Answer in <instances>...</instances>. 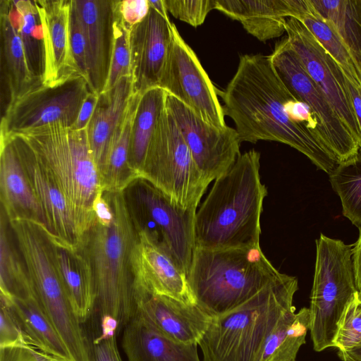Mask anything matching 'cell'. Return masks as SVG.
<instances>
[{
	"label": "cell",
	"instance_id": "cell-35",
	"mask_svg": "<svg viewBox=\"0 0 361 361\" xmlns=\"http://www.w3.org/2000/svg\"><path fill=\"white\" fill-rule=\"evenodd\" d=\"M329 180L340 197L343 215L361 228V154L338 164L329 174Z\"/></svg>",
	"mask_w": 361,
	"mask_h": 361
},
{
	"label": "cell",
	"instance_id": "cell-31",
	"mask_svg": "<svg viewBox=\"0 0 361 361\" xmlns=\"http://www.w3.org/2000/svg\"><path fill=\"white\" fill-rule=\"evenodd\" d=\"M310 327L309 308L302 307L295 313L292 307L281 315L267 337L259 361H295Z\"/></svg>",
	"mask_w": 361,
	"mask_h": 361
},
{
	"label": "cell",
	"instance_id": "cell-25",
	"mask_svg": "<svg viewBox=\"0 0 361 361\" xmlns=\"http://www.w3.org/2000/svg\"><path fill=\"white\" fill-rule=\"evenodd\" d=\"M49 248L70 303L82 324L95 309V290L90 264L78 247L66 245L50 235Z\"/></svg>",
	"mask_w": 361,
	"mask_h": 361
},
{
	"label": "cell",
	"instance_id": "cell-38",
	"mask_svg": "<svg viewBox=\"0 0 361 361\" xmlns=\"http://www.w3.org/2000/svg\"><path fill=\"white\" fill-rule=\"evenodd\" d=\"M361 345V297L359 291L347 305L339 322L334 346L339 352Z\"/></svg>",
	"mask_w": 361,
	"mask_h": 361
},
{
	"label": "cell",
	"instance_id": "cell-7",
	"mask_svg": "<svg viewBox=\"0 0 361 361\" xmlns=\"http://www.w3.org/2000/svg\"><path fill=\"white\" fill-rule=\"evenodd\" d=\"M10 223L39 302L72 361H90V344L54 264L48 233L31 221Z\"/></svg>",
	"mask_w": 361,
	"mask_h": 361
},
{
	"label": "cell",
	"instance_id": "cell-2",
	"mask_svg": "<svg viewBox=\"0 0 361 361\" xmlns=\"http://www.w3.org/2000/svg\"><path fill=\"white\" fill-rule=\"evenodd\" d=\"M260 153L240 155L214 183L194 221L195 247L223 249L259 244L267 189L259 176Z\"/></svg>",
	"mask_w": 361,
	"mask_h": 361
},
{
	"label": "cell",
	"instance_id": "cell-27",
	"mask_svg": "<svg viewBox=\"0 0 361 361\" xmlns=\"http://www.w3.org/2000/svg\"><path fill=\"white\" fill-rule=\"evenodd\" d=\"M215 9L241 23L261 42L286 32V17H291L288 0H215Z\"/></svg>",
	"mask_w": 361,
	"mask_h": 361
},
{
	"label": "cell",
	"instance_id": "cell-51",
	"mask_svg": "<svg viewBox=\"0 0 361 361\" xmlns=\"http://www.w3.org/2000/svg\"><path fill=\"white\" fill-rule=\"evenodd\" d=\"M359 293H360V297H361V291H360V292H359Z\"/></svg>",
	"mask_w": 361,
	"mask_h": 361
},
{
	"label": "cell",
	"instance_id": "cell-8",
	"mask_svg": "<svg viewBox=\"0 0 361 361\" xmlns=\"http://www.w3.org/2000/svg\"><path fill=\"white\" fill-rule=\"evenodd\" d=\"M315 243L310 331L314 349L320 352L334 346L339 322L358 289L352 245L322 233Z\"/></svg>",
	"mask_w": 361,
	"mask_h": 361
},
{
	"label": "cell",
	"instance_id": "cell-13",
	"mask_svg": "<svg viewBox=\"0 0 361 361\" xmlns=\"http://www.w3.org/2000/svg\"><path fill=\"white\" fill-rule=\"evenodd\" d=\"M0 135L8 138L17 152L43 212L46 231L58 242L77 248L95 219L85 216L70 203L50 169L23 137L17 134Z\"/></svg>",
	"mask_w": 361,
	"mask_h": 361
},
{
	"label": "cell",
	"instance_id": "cell-45",
	"mask_svg": "<svg viewBox=\"0 0 361 361\" xmlns=\"http://www.w3.org/2000/svg\"><path fill=\"white\" fill-rule=\"evenodd\" d=\"M0 361H48L23 348H0Z\"/></svg>",
	"mask_w": 361,
	"mask_h": 361
},
{
	"label": "cell",
	"instance_id": "cell-49",
	"mask_svg": "<svg viewBox=\"0 0 361 361\" xmlns=\"http://www.w3.org/2000/svg\"><path fill=\"white\" fill-rule=\"evenodd\" d=\"M149 6L157 10L161 15L169 16L164 0H149Z\"/></svg>",
	"mask_w": 361,
	"mask_h": 361
},
{
	"label": "cell",
	"instance_id": "cell-41",
	"mask_svg": "<svg viewBox=\"0 0 361 361\" xmlns=\"http://www.w3.org/2000/svg\"><path fill=\"white\" fill-rule=\"evenodd\" d=\"M69 44L74 64L79 73L87 79L85 37L73 0L71 3L69 20Z\"/></svg>",
	"mask_w": 361,
	"mask_h": 361
},
{
	"label": "cell",
	"instance_id": "cell-40",
	"mask_svg": "<svg viewBox=\"0 0 361 361\" xmlns=\"http://www.w3.org/2000/svg\"><path fill=\"white\" fill-rule=\"evenodd\" d=\"M168 13L193 27L202 25L215 9V0H164Z\"/></svg>",
	"mask_w": 361,
	"mask_h": 361
},
{
	"label": "cell",
	"instance_id": "cell-47",
	"mask_svg": "<svg viewBox=\"0 0 361 361\" xmlns=\"http://www.w3.org/2000/svg\"><path fill=\"white\" fill-rule=\"evenodd\" d=\"M353 260L358 291H361V228H359V237L352 245Z\"/></svg>",
	"mask_w": 361,
	"mask_h": 361
},
{
	"label": "cell",
	"instance_id": "cell-4",
	"mask_svg": "<svg viewBox=\"0 0 361 361\" xmlns=\"http://www.w3.org/2000/svg\"><path fill=\"white\" fill-rule=\"evenodd\" d=\"M295 276L280 273L248 300L212 322L198 343L202 361H259L281 315L293 307Z\"/></svg>",
	"mask_w": 361,
	"mask_h": 361
},
{
	"label": "cell",
	"instance_id": "cell-1",
	"mask_svg": "<svg viewBox=\"0 0 361 361\" xmlns=\"http://www.w3.org/2000/svg\"><path fill=\"white\" fill-rule=\"evenodd\" d=\"M220 95L224 114L233 121L240 142L288 145L329 175L338 166L323 139L296 120L298 99L277 75L269 55L240 56L234 75Z\"/></svg>",
	"mask_w": 361,
	"mask_h": 361
},
{
	"label": "cell",
	"instance_id": "cell-3",
	"mask_svg": "<svg viewBox=\"0 0 361 361\" xmlns=\"http://www.w3.org/2000/svg\"><path fill=\"white\" fill-rule=\"evenodd\" d=\"M104 192L113 207L114 218L108 224L95 220L78 248L91 269L99 318L115 319L121 331L136 314L131 252L137 233L123 192Z\"/></svg>",
	"mask_w": 361,
	"mask_h": 361
},
{
	"label": "cell",
	"instance_id": "cell-9",
	"mask_svg": "<svg viewBox=\"0 0 361 361\" xmlns=\"http://www.w3.org/2000/svg\"><path fill=\"white\" fill-rule=\"evenodd\" d=\"M122 192L136 231L164 250L187 276L195 249L194 221L197 209L176 205L141 177L133 180Z\"/></svg>",
	"mask_w": 361,
	"mask_h": 361
},
{
	"label": "cell",
	"instance_id": "cell-26",
	"mask_svg": "<svg viewBox=\"0 0 361 361\" xmlns=\"http://www.w3.org/2000/svg\"><path fill=\"white\" fill-rule=\"evenodd\" d=\"M198 344H185L161 334L136 314L123 330L127 361H200Z\"/></svg>",
	"mask_w": 361,
	"mask_h": 361
},
{
	"label": "cell",
	"instance_id": "cell-16",
	"mask_svg": "<svg viewBox=\"0 0 361 361\" xmlns=\"http://www.w3.org/2000/svg\"><path fill=\"white\" fill-rule=\"evenodd\" d=\"M166 109L174 118L193 159L209 183L225 173L240 155L235 129L217 128L197 116L187 106L168 94Z\"/></svg>",
	"mask_w": 361,
	"mask_h": 361
},
{
	"label": "cell",
	"instance_id": "cell-14",
	"mask_svg": "<svg viewBox=\"0 0 361 361\" xmlns=\"http://www.w3.org/2000/svg\"><path fill=\"white\" fill-rule=\"evenodd\" d=\"M172 43L159 87L204 122L225 128V114L217 91L196 54L172 25Z\"/></svg>",
	"mask_w": 361,
	"mask_h": 361
},
{
	"label": "cell",
	"instance_id": "cell-39",
	"mask_svg": "<svg viewBox=\"0 0 361 361\" xmlns=\"http://www.w3.org/2000/svg\"><path fill=\"white\" fill-rule=\"evenodd\" d=\"M0 300V348H23L33 353L43 352L23 331L9 305L1 298Z\"/></svg>",
	"mask_w": 361,
	"mask_h": 361
},
{
	"label": "cell",
	"instance_id": "cell-20",
	"mask_svg": "<svg viewBox=\"0 0 361 361\" xmlns=\"http://www.w3.org/2000/svg\"><path fill=\"white\" fill-rule=\"evenodd\" d=\"M137 233L131 252L135 288L196 305L185 273L145 234Z\"/></svg>",
	"mask_w": 361,
	"mask_h": 361
},
{
	"label": "cell",
	"instance_id": "cell-11",
	"mask_svg": "<svg viewBox=\"0 0 361 361\" xmlns=\"http://www.w3.org/2000/svg\"><path fill=\"white\" fill-rule=\"evenodd\" d=\"M269 56L286 87L311 109L338 164L357 157L360 153V143L309 76L287 37L276 43Z\"/></svg>",
	"mask_w": 361,
	"mask_h": 361
},
{
	"label": "cell",
	"instance_id": "cell-37",
	"mask_svg": "<svg viewBox=\"0 0 361 361\" xmlns=\"http://www.w3.org/2000/svg\"><path fill=\"white\" fill-rule=\"evenodd\" d=\"M129 33L130 29L122 20L118 13V6L117 15L114 22V42L110 71L107 84L104 92L114 87L123 77L131 76Z\"/></svg>",
	"mask_w": 361,
	"mask_h": 361
},
{
	"label": "cell",
	"instance_id": "cell-48",
	"mask_svg": "<svg viewBox=\"0 0 361 361\" xmlns=\"http://www.w3.org/2000/svg\"><path fill=\"white\" fill-rule=\"evenodd\" d=\"M338 355L343 360L361 361V345L346 351L339 352Z\"/></svg>",
	"mask_w": 361,
	"mask_h": 361
},
{
	"label": "cell",
	"instance_id": "cell-32",
	"mask_svg": "<svg viewBox=\"0 0 361 361\" xmlns=\"http://www.w3.org/2000/svg\"><path fill=\"white\" fill-rule=\"evenodd\" d=\"M138 96L134 93L126 114L111 139L101 172L104 191L122 192L138 178L129 164L131 128Z\"/></svg>",
	"mask_w": 361,
	"mask_h": 361
},
{
	"label": "cell",
	"instance_id": "cell-46",
	"mask_svg": "<svg viewBox=\"0 0 361 361\" xmlns=\"http://www.w3.org/2000/svg\"><path fill=\"white\" fill-rule=\"evenodd\" d=\"M346 84L361 131V87L355 85L353 82L349 80L347 77ZM360 154H361V148L360 150Z\"/></svg>",
	"mask_w": 361,
	"mask_h": 361
},
{
	"label": "cell",
	"instance_id": "cell-10",
	"mask_svg": "<svg viewBox=\"0 0 361 361\" xmlns=\"http://www.w3.org/2000/svg\"><path fill=\"white\" fill-rule=\"evenodd\" d=\"M140 177L186 209H197L209 184L199 170L166 105L157 123Z\"/></svg>",
	"mask_w": 361,
	"mask_h": 361
},
{
	"label": "cell",
	"instance_id": "cell-23",
	"mask_svg": "<svg viewBox=\"0 0 361 361\" xmlns=\"http://www.w3.org/2000/svg\"><path fill=\"white\" fill-rule=\"evenodd\" d=\"M1 208L10 221H28L42 226L46 222L40 204L11 141L0 138Z\"/></svg>",
	"mask_w": 361,
	"mask_h": 361
},
{
	"label": "cell",
	"instance_id": "cell-22",
	"mask_svg": "<svg viewBox=\"0 0 361 361\" xmlns=\"http://www.w3.org/2000/svg\"><path fill=\"white\" fill-rule=\"evenodd\" d=\"M11 0L0 1L1 118L18 97L35 86L24 47L10 8Z\"/></svg>",
	"mask_w": 361,
	"mask_h": 361
},
{
	"label": "cell",
	"instance_id": "cell-29",
	"mask_svg": "<svg viewBox=\"0 0 361 361\" xmlns=\"http://www.w3.org/2000/svg\"><path fill=\"white\" fill-rule=\"evenodd\" d=\"M0 298L9 305L23 331L44 353L56 361H72L64 343L37 297L7 298L0 295Z\"/></svg>",
	"mask_w": 361,
	"mask_h": 361
},
{
	"label": "cell",
	"instance_id": "cell-50",
	"mask_svg": "<svg viewBox=\"0 0 361 361\" xmlns=\"http://www.w3.org/2000/svg\"><path fill=\"white\" fill-rule=\"evenodd\" d=\"M343 361H350V360H344Z\"/></svg>",
	"mask_w": 361,
	"mask_h": 361
},
{
	"label": "cell",
	"instance_id": "cell-21",
	"mask_svg": "<svg viewBox=\"0 0 361 361\" xmlns=\"http://www.w3.org/2000/svg\"><path fill=\"white\" fill-rule=\"evenodd\" d=\"M35 3L44 38L43 84L52 85L80 74L69 44L71 0H37Z\"/></svg>",
	"mask_w": 361,
	"mask_h": 361
},
{
	"label": "cell",
	"instance_id": "cell-24",
	"mask_svg": "<svg viewBox=\"0 0 361 361\" xmlns=\"http://www.w3.org/2000/svg\"><path fill=\"white\" fill-rule=\"evenodd\" d=\"M133 94L130 75L123 77L114 87L99 94L87 132L100 175L111 139L126 114Z\"/></svg>",
	"mask_w": 361,
	"mask_h": 361
},
{
	"label": "cell",
	"instance_id": "cell-17",
	"mask_svg": "<svg viewBox=\"0 0 361 361\" xmlns=\"http://www.w3.org/2000/svg\"><path fill=\"white\" fill-rule=\"evenodd\" d=\"M173 23L149 6L148 14L130 29V73L134 93L159 87L170 52Z\"/></svg>",
	"mask_w": 361,
	"mask_h": 361
},
{
	"label": "cell",
	"instance_id": "cell-36",
	"mask_svg": "<svg viewBox=\"0 0 361 361\" xmlns=\"http://www.w3.org/2000/svg\"><path fill=\"white\" fill-rule=\"evenodd\" d=\"M298 20L305 25L319 44L341 67L348 79L361 87V79L354 61L334 28L316 12L313 6L310 12Z\"/></svg>",
	"mask_w": 361,
	"mask_h": 361
},
{
	"label": "cell",
	"instance_id": "cell-28",
	"mask_svg": "<svg viewBox=\"0 0 361 361\" xmlns=\"http://www.w3.org/2000/svg\"><path fill=\"white\" fill-rule=\"evenodd\" d=\"M168 93L160 87L139 94L132 123L129 164L138 177L159 119L166 105Z\"/></svg>",
	"mask_w": 361,
	"mask_h": 361
},
{
	"label": "cell",
	"instance_id": "cell-5",
	"mask_svg": "<svg viewBox=\"0 0 361 361\" xmlns=\"http://www.w3.org/2000/svg\"><path fill=\"white\" fill-rule=\"evenodd\" d=\"M279 274L259 244L195 247L187 280L196 305L214 317L248 300Z\"/></svg>",
	"mask_w": 361,
	"mask_h": 361
},
{
	"label": "cell",
	"instance_id": "cell-18",
	"mask_svg": "<svg viewBox=\"0 0 361 361\" xmlns=\"http://www.w3.org/2000/svg\"><path fill=\"white\" fill-rule=\"evenodd\" d=\"M86 42L87 79L95 94L106 86L114 42L119 0H73Z\"/></svg>",
	"mask_w": 361,
	"mask_h": 361
},
{
	"label": "cell",
	"instance_id": "cell-43",
	"mask_svg": "<svg viewBox=\"0 0 361 361\" xmlns=\"http://www.w3.org/2000/svg\"><path fill=\"white\" fill-rule=\"evenodd\" d=\"M90 361H123L120 354L116 336L109 339H94L90 345Z\"/></svg>",
	"mask_w": 361,
	"mask_h": 361
},
{
	"label": "cell",
	"instance_id": "cell-44",
	"mask_svg": "<svg viewBox=\"0 0 361 361\" xmlns=\"http://www.w3.org/2000/svg\"><path fill=\"white\" fill-rule=\"evenodd\" d=\"M99 99V94L91 92L84 101L75 123L72 127L74 130H83L87 128L93 115L95 106Z\"/></svg>",
	"mask_w": 361,
	"mask_h": 361
},
{
	"label": "cell",
	"instance_id": "cell-12",
	"mask_svg": "<svg viewBox=\"0 0 361 361\" xmlns=\"http://www.w3.org/2000/svg\"><path fill=\"white\" fill-rule=\"evenodd\" d=\"M91 92L87 79L80 74L52 85L35 86L15 100L1 118L0 135L58 123L72 128Z\"/></svg>",
	"mask_w": 361,
	"mask_h": 361
},
{
	"label": "cell",
	"instance_id": "cell-6",
	"mask_svg": "<svg viewBox=\"0 0 361 361\" xmlns=\"http://www.w3.org/2000/svg\"><path fill=\"white\" fill-rule=\"evenodd\" d=\"M13 134L23 137L50 169L70 203L94 220L93 203L104 190L87 128L74 130L58 123Z\"/></svg>",
	"mask_w": 361,
	"mask_h": 361
},
{
	"label": "cell",
	"instance_id": "cell-33",
	"mask_svg": "<svg viewBox=\"0 0 361 361\" xmlns=\"http://www.w3.org/2000/svg\"><path fill=\"white\" fill-rule=\"evenodd\" d=\"M316 12L337 32L361 79V0H310Z\"/></svg>",
	"mask_w": 361,
	"mask_h": 361
},
{
	"label": "cell",
	"instance_id": "cell-15",
	"mask_svg": "<svg viewBox=\"0 0 361 361\" xmlns=\"http://www.w3.org/2000/svg\"><path fill=\"white\" fill-rule=\"evenodd\" d=\"M286 32L306 72L357 139L361 148V131L344 71L299 20L288 18Z\"/></svg>",
	"mask_w": 361,
	"mask_h": 361
},
{
	"label": "cell",
	"instance_id": "cell-19",
	"mask_svg": "<svg viewBox=\"0 0 361 361\" xmlns=\"http://www.w3.org/2000/svg\"><path fill=\"white\" fill-rule=\"evenodd\" d=\"M136 314L161 334L178 343L198 344L212 317L197 305L135 288Z\"/></svg>",
	"mask_w": 361,
	"mask_h": 361
},
{
	"label": "cell",
	"instance_id": "cell-34",
	"mask_svg": "<svg viewBox=\"0 0 361 361\" xmlns=\"http://www.w3.org/2000/svg\"><path fill=\"white\" fill-rule=\"evenodd\" d=\"M10 8L24 47L30 73L36 80L43 82L44 38L35 1H11Z\"/></svg>",
	"mask_w": 361,
	"mask_h": 361
},
{
	"label": "cell",
	"instance_id": "cell-30",
	"mask_svg": "<svg viewBox=\"0 0 361 361\" xmlns=\"http://www.w3.org/2000/svg\"><path fill=\"white\" fill-rule=\"evenodd\" d=\"M0 295L7 298L37 297L10 221L1 208L0 221Z\"/></svg>",
	"mask_w": 361,
	"mask_h": 361
},
{
	"label": "cell",
	"instance_id": "cell-42",
	"mask_svg": "<svg viewBox=\"0 0 361 361\" xmlns=\"http://www.w3.org/2000/svg\"><path fill=\"white\" fill-rule=\"evenodd\" d=\"M149 10V0H119V15L129 29L143 20Z\"/></svg>",
	"mask_w": 361,
	"mask_h": 361
}]
</instances>
